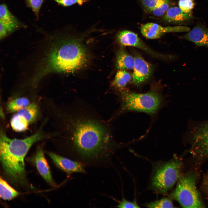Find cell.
<instances>
[{
	"mask_svg": "<svg viewBox=\"0 0 208 208\" xmlns=\"http://www.w3.org/2000/svg\"><path fill=\"white\" fill-rule=\"evenodd\" d=\"M196 176L189 173L181 176L177 186L170 194L183 207H204L196 185Z\"/></svg>",
	"mask_w": 208,
	"mask_h": 208,
	"instance_id": "6",
	"label": "cell"
},
{
	"mask_svg": "<svg viewBox=\"0 0 208 208\" xmlns=\"http://www.w3.org/2000/svg\"><path fill=\"white\" fill-rule=\"evenodd\" d=\"M117 37L118 42L122 46L135 47L153 57L161 59L166 58L164 55L151 50L144 43L137 34L133 31L128 30L122 31L118 34Z\"/></svg>",
	"mask_w": 208,
	"mask_h": 208,
	"instance_id": "7",
	"label": "cell"
},
{
	"mask_svg": "<svg viewBox=\"0 0 208 208\" xmlns=\"http://www.w3.org/2000/svg\"><path fill=\"white\" fill-rule=\"evenodd\" d=\"M182 164L177 159L158 161L153 164L150 188L155 192L166 194L181 177Z\"/></svg>",
	"mask_w": 208,
	"mask_h": 208,
	"instance_id": "4",
	"label": "cell"
},
{
	"mask_svg": "<svg viewBox=\"0 0 208 208\" xmlns=\"http://www.w3.org/2000/svg\"><path fill=\"white\" fill-rule=\"evenodd\" d=\"M131 78L129 72L125 70H119L116 75L112 86L115 88L122 89L130 81Z\"/></svg>",
	"mask_w": 208,
	"mask_h": 208,
	"instance_id": "19",
	"label": "cell"
},
{
	"mask_svg": "<svg viewBox=\"0 0 208 208\" xmlns=\"http://www.w3.org/2000/svg\"><path fill=\"white\" fill-rule=\"evenodd\" d=\"M116 207L120 208L140 207L135 200L133 202H130L127 200L124 197Z\"/></svg>",
	"mask_w": 208,
	"mask_h": 208,
	"instance_id": "26",
	"label": "cell"
},
{
	"mask_svg": "<svg viewBox=\"0 0 208 208\" xmlns=\"http://www.w3.org/2000/svg\"><path fill=\"white\" fill-rule=\"evenodd\" d=\"M134 63V57L126 51L121 50L117 55L116 66L119 70L133 69Z\"/></svg>",
	"mask_w": 208,
	"mask_h": 208,
	"instance_id": "16",
	"label": "cell"
},
{
	"mask_svg": "<svg viewBox=\"0 0 208 208\" xmlns=\"http://www.w3.org/2000/svg\"><path fill=\"white\" fill-rule=\"evenodd\" d=\"M190 30V28L186 26L163 27L153 23L144 24L140 29L141 33L144 37L151 39L158 38L166 33L188 32Z\"/></svg>",
	"mask_w": 208,
	"mask_h": 208,
	"instance_id": "8",
	"label": "cell"
},
{
	"mask_svg": "<svg viewBox=\"0 0 208 208\" xmlns=\"http://www.w3.org/2000/svg\"><path fill=\"white\" fill-rule=\"evenodd\" d=\"M16 113L29 125L35 122L39 114V109L35 103H31Z\"/></svg>",
	"mask_w": 208,
	"mask_h": 208,
	"instance_id": "15",
	"label": "cell"
},
{
	"mask_svg": "<svg viewBox=\"0 0 208 208\" xmlns=\"http://www.w3.org/2000/svg\"><path fill=\"white\" fill-rule=\"evenodd\" d=\"M31 103L25 97H18L10 100L7 103V109L10 113H16Z\"/></svg>",
	"mask_w": 208,
	"mask_h": 208,
	"instance_id": "17",
	"label": "cell"
},
{
	"mask_svg": "<svg viewBox=\"0 0 208 208\" xmlns=\"http://www.w3.org/2000/svg\"><path fill=\"white\" fill-rule=\"evenodd\" d=\"M193 17L192 12L186 13L177 7H170L165 14L163 18L168 22L179 23L188 20Z\"/></svg>",
	"mask_w": 208,
	"mask_h": 208,
	"instance_id": "14",
	"label": "cell"
},
{
	"mask_svg": "<svg viewBox=\"0 0 208 208\" xmlns=\"http://www.w3.org/2000/svg\"><path fill=\"white\" fill-rule=\"evenodd\" d=\"M44 138L42 128L32 135L22 139L11 138L1 130L0 134V159L3 169L14 183L25 181L24 159L35 143Z\"/></svg>",
	"mask_w": 208,
	"mask_h": 208,
	"instance_id": "3",
	"label": "cell"
},
{
	"mask_svg": "<svg viewBox=\"0 0 208 208\" xmlns=\"http://www.w3.org/2000/svg\"><path fill=\"white\" fill-rule=\"evenodd\" d=\"M20 193L1 177L0 178V197L5 200H11L19 195Z\"/></svg>",
	"mask_w": 208,
	"mask_h": 208,
	"instance_id": "18",
	"label": "cell"
},
{
	"mask_svg": "<svg viewBox=\"0 0 208 208\" xmlns=\"http://www.w3.org/2000/svg\"><path fill=\"white\" fill-rule=\"evenodd\" d=\"M8 33L4 27L0 23V38H3L5 37Z\"/></svg>",
	"mask_w": 208,
	"mask_h": 208,
	"instance_id": "28",
	"label": "cell"
},
{
	"mask_svg": "<svg viewBox=\"0 0 208 208\" xmlns=\"http://www.w3.org/2000/svg\"><path fill=\"white\" fill-rule=\"evenodd\" d=\"M122 111H134L153 114L162 102L161 95L153 89L145 93H137L126 90L120 92Z\"/></svg>",
	"mask_w": 208,
	"mask_h": 208,
	"instance_id": "5",
	"label": "cell"
},
{
	"mask_svg": "<svg viewBox=\"0 0 208 208\" xmlns=\"http://www.w3.org/2000/svg\"><path fill=\"white\" fill-rule=\"evenodd\" d=\"M134 63L132 76V83L139 86L144 82L150 76L152 67L140 55L137 54L134 57Z\"/></svg>",
	"mask_w": 208,
	"mask_h": 208,
	"instance_id": "10",
	"label": "cell"
},
{
	"mask_svg": "<svg viewBox=\"0 0 208 208\" xmlns=\"http://www.w3.org/2000/svg\"><path fill=\"white\" fill-rule=\"evenodd\" d=\"M48 154L56 166L67 174L86 172L85 166L79 161L51 152Z\"/></svg>",
	"mask_w": 208,
	"mask_h": 208,
	"instance_id": "9",
	"label": "cell"
},
{
	"mask_svg": "<svg viewBox=\"0 0 208 208\" xmlns=\"http://www.w3.org/2000/svg\"><path fill=\"white\" fill-rule=\"evenodd\" d=\"M60 4L64 6H68L76 3L81 5L83 3L89 0H54Z\"/></svg>",
	"mask_w": 208,
	"mask_h": 208,
	"instance_id": "27",
	"label": "cell"
},
{
	"mask_svg": "<svg viewBox=\"0 0 208 208\" xmlns=\"http://www.w3.org/2000/svg\"><path fill=\"white\" fill-rule=\"evenodd\" d=\"M146 206L148 208H172L174 207L172 202L169 198H165L160 200L151 202L146 204Z\"/></svg>",
	"mask_w": 208,
	"mask_h": 208,
	"instance_id": "21",
	"label": "cell"
},
{
	"mask_svg": "<svg viewBox=\"0 0 208 208\" xmlns=\"http://www.w3.org/2000/svg\"><path fill=\"white\" fill-rule=\"evenodd\" d=\"M34 162L38 171L42 177L51 186L55 187L56 184L53 179L49 167L41 148H38L36 151L35 156Z\"/></svg>",
	"mask_w": 208,
	"mask_h": 208,
	"instance_id": "12",
	"label": "cell"
},
{
	"mask_svg": "<svg viewBox=\"0 0 208 208\" xmlns=\"http://www.w3.org/2000/svg\"><path fill=\"white\" fill-rule=\"evenodd\" d=\"M166 0H141V3L144 9L150 12L159 6Z\"/></svg>",
	"mask_w": 208,
	"mask_h": 208,
	"instance_id": "23",
	"label": "cell"
},
{
	"mask_svg": "<svg viewBox=\"0 0 208 208\" xmlns=\"http://www.w3.org/2000/svg\"><path fill=\"white\" fill-rule=\"evenodd\" d=\"M67 154L85 167H107L116 148L109 132L101 122L81 116L67 120Z\"/></svg>",
	"mask_w": 208,
	"mask_h": 208,
	"instance_id": "1",
	"label": "cell"
},
{
	"mask_svg": "<svg viewBox=\"0 0 208 208\" xmlns=\"http://www.w3.org/2000/svg\"><path fill=\"white\" fill-rule=\"evenodd\" d=\"M183 38L194 42L198 46L208 47V29L203 27L196 26L184 35Z\"/></svg>",
	"mask_w": 208,
	"mask_h": 208,
	"instance_id": "13",
	"label": "cell"
},
{
	"mask_svg": "<svg viewBox=\"0 0 208 208\" xmlns=\"http://www.w3.org/2000/svg\"><path fill=\"white\" fill-rule=\"evenodd\" d=\"M10 124L12 129L17 132H22L28 129L29 124L22 120L16 113L12 117Z\"/></svg>",
	"mask_w": 208,
	"mask_h": 208,
	"instance_id": "20",
	"label": "cell"
},
{
	"mask_svg": "<svg viewBox=\"0 0 208 208\" xmlns=\"http://www.w3.org/2000/svg\"><path fill=\"white\" fill-rule=\"evenodd\" d=\"M171 4L170 0H166L159 6L151 11L150 12L156 16H164L170 8Z\"/></svg>",
	"mask_w": 208,
	"mask_h": 208,
	"instance_id": "22",
	"label": "cell"
},
{
	"mask_svg": "<svg viewBox=\"0 0 208 208\" xmlns=\"http://www.w3.org/2000/svg\"><path fill=\"white\" fill-rule=\"evenodd\" d=\"M28 7L30 8L38 18L40 10L43 0H25Z\"/></svg>",
	"mask_w": 208,
	"mask_h": 208,
	"instance_id": "24",
	"label": "cell"
},
{
	"mask_svg": "<svg viewBox=\"0 0 208 208\" xmlns=\"http://www.w3.org/2000/svg\"><path fill=\"white\" fill-rule=\"evenodd\" d=\"M41 62L33 78L36 84L43 77L52 73H70L85 67L89 59L88 52L79 41L68 38L57 39Z\"/></svg>",
	"mask_w": 208,
	"mask_h": 208,
	"instance_id": "2",
	"label": "cell"
},
{
	"mask_svg": "<svg viewBox=\"0 0 208 208\" xmlns=\"http://www.w3.org/2000/svg\"><path fill=\"white\" fill-rule=\"evenodd\" d=\"M0 23L6 29L8 34L25 26L11 13L4 3L0 6Z\"/></svg>",
	"mask_w": 208,
	"mask_h": 208,
	"instance_id": "11",
	"label": "cell"
},
{
	"mask_svg": "<svg viewBox=\"0 0 208 208\" xmlns=\"http://www.w3.org/2000/svg\"><path fill=\"white\" fill-rule=\"evenodd\" d=\"M194 5V0H179L178 2L179 7L186 13L192 12Z\"/></svg>",
	"mask_w": 208,
	"mask_h": 208,
	"instance_id": "25",
	"label": "cell"
}]
</instances>
